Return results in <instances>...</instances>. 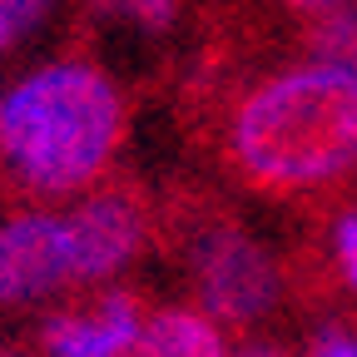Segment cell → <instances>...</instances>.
<instances>
[{
	"instance_id": "4",
	"label": "cell",
	"mask_w": 357,
	"mask_h": 357,
	"mask_svg": "<svg viewBox=\"0 0 357 357\" xmlns=\"http://www.w3.org/2000/svg\"><path fill=\"white\" fill-rule=\"evenodd\" d=\"M65 223H70V243H75V283L100 288V283L119 278L154 238L159 199L139 178L105 174L95 189H84L70 204Z\"/></svg>"
},
{
	"instance_id": "9",
	"label": "cell",
	"mask_w": 357,
	"mask_h": 357,
	"mask_svg": "<svg viewBox=\"0 0 357 357\" xmlns=\"http://www.w3.org/2000/svg\"><path fill=\"white\" fill-rule=\"evenodd\" d=\"M84 6L95 15L144 30V35H169L178 25V0H84Z\"/></svg>"
},
{
	"instance_id": "1",
	"label": "cell",
	"mask_w": 357,
	"mask_h": 357,
	"mask_svg": "<svg viewBox=\"0 0 357 357\" xmlns=\"http://www.w3.org/2000/svg\"><path fill=\"white\" fill-rule=\"evenodd\" d=\"M189 124L223 174L258 199L312 208L347 199L357 178V70L347 65L307 60L234 79L189 109Z\"/></svg>"
},
{
	"instance_id": "10",
	"label": "cell",
	"mask_w": 357,
	"mask_h": 357,
	"mask_svg": "<svg viewBox=\"0 0 357 357\" xmlns=\"http://www.w3.org/2000/svg\"><path fill=\"white\" fill-rule=\"evenodd\" d=\"M303 357H357V328L352 323H323L307 337Z\"/></svg>"
},
{
	"instance_id": "14",
	"label": "cell",
	"mask_w": 357,
	"mask_h": 357,
	"mask_svg": "<svg viewBox=\"0 0 357 357\" xmlns=\"http://www.w3.org/2000/svg\"><path fill=\"white\" fill-rule=\"evenodd\" d=\"M15 45V35H10V20H6V10H0V50H10Z\"/></svg>"
},
{
	"instance_id": "12",
	"label": "cell",
	"mask_w": 357,
	"mask_h": 357,
	"mask_svg": "<svg viewBox=\"0 0 357 357\" xmlns=\"http://www.w3.org/2000/svg\"><path fill=\"white\" fill-rule=\"evenodd\" d=\"M278 6H283L288 15L307 20V15H323V10H333V6H347V0H278Z\"/></svg>"
},
{
	"instance_id": "5",
	"label": "cell",
	"mask_w": 357,
	"mask_h": 357,
	"mask_svg": "<svg viewBox=\"0 0 357 357\" xmlns=\"http://www.w3.org/2000/svg\"><path fill=\"white\" fill-rule=\"evenodd\" d=\"M65 288H79L65 213L25 204L10 218H0V312L40 307Z\"/></svg>"
},
{
	"instance_id": "15",
	"label": "cell",
	"mask_w": 357,
	"mask_h": 357,
	"mask_svg": "<svg viewBox=\"0 0 357 357\" xmlns=\"http://www.w3.org/2000/svg\"><path fill=\"white\" fill-rule=\"evenodd\" d=\"M0 357H20V352H10V347H0Z\"/></svg>"
},
{
	"instance_id": "7",
	"label": "cell",
	"mask_w": 357,
	"mask_h": 357,
	"mask_svg": "<svg viewBox=\"0 0 357 357\" xmlns=\"http://www.w3.org/2000/svg\"><path fill=\"white\" fill-rule=\"evenodd\" d=\"M129 357H223L218 318H208L204 307H189V303L149 307Z\"/></svg>"
},
{
	"instance_id": "6",
	"label": "cell",
	"mask_w": 357,
	"mask_h": 357,
	"mask_svg": "<svg viewBox=\"0 0 357 357\" xmlns=\"http://www.w3.org/2000/svg\"><path fill=\"white\" fill-rule=\"evenodd\" d=\"M149 307L129 288H95L40 323V357H129Z\"/></svg>"
},
{
	"instance_id": "8",
	"label": "cell",
	"mask_w": 357,
	"mask_h": 357,
	"mask_svg": "<svg viewBox=\"0 0 357 357\" xmlns=\"http://www.w3.org/2000/svg\"><path fill=\"white\" fill-rule=\"evenodd\" d=\"M298 45L307 50V60L357 70V6L347 0V6H333L323 15H307L298 30Z\"/></svg>"
},
{
	"instance_id": "11",
	"label": "cell",
	"mask_w": 357,
	"mask_h": 357,
	"mask_svg": "<svg viewBox=\"0 0 357 357\" xmlns=\"http://www.w3.org/2000/svg\"><path fill=\"white\" fill-rule=\"evenodd\" d=\"M0 10H6V20H10V35L25 40L45 15L55 10V0H0Z\"/></svg>"
},
{
	"instance_id": "2",
	"label": "cell",
	"mask_w": 357,
	"mask_h": 357,
	"mask_svg": "<svg viewBox=\"0 0 357 357\" xmlns=\"http://www.w3.org/2000/svg\"><path fill=\"white\" fill-rule=\"evenodd\" d=\"M129 100L95 60H55L0 105V189L25 204L75 199L114 169Z\"/></svg>"
},
{
	"instance_id": "3",
	"label": "cell",
	"mask_w": 357,
	"mask_h": 357,
	"mask_svg": "<svg viewBox=\"0 0 357 357\" xmlns=\"http://www.w3.org/2000/svg\"><path fill=\"white\" fill-rule=\"evenodd\" d=\"M154 238L184 258L199 303L218 328L253 333L288 293V268L243 229L229 204L199 184H178L159 199Z\"/></svg>"
},
{
	"instance_id": "13",
	"label": "cell",
	"mask_w": 357,
	"mask_h": 357,
	"mask_svg": "<svg viewBox=\"0 0 357 357\" xmlns=\"http://www.w3.org/2000/svg\"><path fill=\"white\" fill-rule=\"evenodd\" d=\"M238 357H293L283 342H248V347H238Z\"/></svg>"
}]
</instances>
